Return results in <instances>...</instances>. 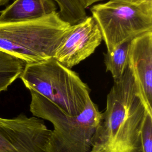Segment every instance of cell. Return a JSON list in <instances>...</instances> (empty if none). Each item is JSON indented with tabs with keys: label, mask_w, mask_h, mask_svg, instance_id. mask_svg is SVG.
I'll return each instance as SVG.
<instances>
[{
	"label": "cell",
	"mask_w": 152,
	"mask_h": 152,
	"mask_svg": "<svg viewBox=\"0 0 152 152\" xmlns=\"http://www.w3.org/2000/svg\"><path fill=\"white\" fill-rule=\"evenodd\" d=\"M145 104L128 66L107 96L90 152H142Z\"/></svg>",
	"instance_id": "1"
},
{
	"label": "cell",
	"mask_w": 152,
	"mask_h": 152,
	"mask_svg": "<svg viewBox=\"0 0 152 152\" xmlns=\"http://www.w3.org/2000/svg\"><path fill=\"white\" fill-rule=\"evenodd\" d=\"M71 26L57 11L31 20L0 23V50L26 64L50 59Z\"/></svg>",
	"instance_id": "2"
},
{
	"label": "cell",
	"mask_w": 152,
	"mask_h": 152,
	"mask_svg": "<svg viewBox=\"0 0 152 152\" xmlns=\"http://www.w3.org/2000/svg\"><path fill=\"white\" fill-rule=\"evenodd\" d=\"M30 111L33 116L49 121L53 126L46 152H90L102 112L91 99L78 115L69 116L45 97L30 91Z\"/></svg>",
	"instance_id": "3"
},
{
	"label": "cell",
	"mask_w": 152,
	"mask_h": 152,
	"mask_svg": "<svg viewBox=\"0 0 152 152\" xmlns=\"http://www.w3.org/2000/svg\"><path fill=\"white\" fill-rule=\"evenodd\" d=\"M20 78L27 88L47 99L69 116L84 109L90 89L79 75L55 59L26 64Z\"/></svg>",
	"instance_id": "4"
},
{
	"label": "cell",
	"mask_w": 152,
	"mask_h": 152,
	"mask_svg": "<svg viewBox=\"0 0 152 152\" xmlns=\"http://www.w3.org/2000/svg\"><path fill=\"white\" fill-rule=\"evenodd\" d=\"M99 25L107 52L152 31V4L134 5L109 0L90 8Z\"/></svg>",
	"instance_id": "5"
},
{
	"label": "cell",
	"mask_w": 152,
	"mask_h": 152,
	"mask_svg": "<svg viewBox=\"0 0 152 152\" xmlns=\"http://www.w3.org/2000/svg\"><path fill=\"white\" fill-rule=\"evenodd\" d=\"M51 131L43 119L34 116L0 117V152H46Z\"/></svg>",
	"instance_id": "6"
},
{
	"label": "cell",
	"mask_w": 152,
	"mask_h": 152,
	"mask_svg": "<svg viewBox=\"0 0 152 152\" xmlns=\"http://www.w3.org/2000/svg\"><path fill=\"white\" fill-rule=\"evenodd\" d=\"M103 40L99 25L92 16L71 25L56 49L58 62L71 69L92 55Z\"/></svg>",
	"instance_id": "7"
},
{
	"label": "cell",
	"mask_w": 152,
	"mask_h": 152,
	"mask_svg": "<svg viewBox=\"0 0 152 152\" xmlns=\"http://www.w3.org/2000/svg\"><path fill=\"white\" fill-rule=\"evenodd\" d=\"M128 66L146 110L152 115V31L130 42Z\"/></svg>",
	"instance_id": "8"
},
{
	"label": "cell",
	"mask_w": 152,
	"mask_h": 152,
	"mask_svg": "<svg viewBox=\"0 0 152 152\" xmlns=\"http://www.w3.org/2000/svg\"><path fill=\"white\" fill-rule=\"evenodd\" d=\"M53 0H15L0 12V23L34 20L56 11Z\"/></svg>",
	"instance_id": "9"
},
{
	"label": "cell",
	"mask_w": 152,
	"mask_h": 152,
	"mask_svg": "<svg viewBox=\"0 0 152 152\" xmlns=\"http://www.w3.org/2000/svg\"><path fill=\"white\" fill-rule=\"evenodd\" d=\"M26 65L22 60L0 50V93L20 78Z\"/></svg>",
	"instance_id": "10"
},
{
	"label": "cell",
	"mask_w": 152,
	"mask_h": 152,
	"mask_svg": "<svg viewBox=\"0 0 152 152\" xmlns=\"http://www.w3.org/2000/svg\"><path fill=\"white\" fill-rule=\"evenodd\" d=\"M59 8L60 17L74 25L87 17L86 9L95 2L103 0H53Z\"/></svg>",
	"instance_id": "11"
},
{
	"label": "cell",
	"mask_w": 152,
	"mask_h": 152,
	"mask_svg": "<svg viewBox=\"0 0 152 152\" xmlns=\"http://www.w3.org/2000/svg\"><path fill=\"white\" fill-rule=\"evenodd\" d=\"M130 42H124L104 55L106 71L111 73L114 81L122 78L128 67Z\"/></svg>",
	"instance_id": "12"
},
{
	"label": "cell",
	"mask_w": 152,
	"mask_h": 152,
	"mask_svg": "<svg viewBox=\"0 0 152 152\" xmlns=\"http://www.w3.org/2000/svg\"><path fill=\"white\" fill-rule=\"evenodd\" d=\"M142 152H152V115L146 111L141 129Z\"/></svg>",
	"instance_id": "13"
},
{
	"label": "cell",
	"mask_w": 152,
	"mask_h": 152,
	"mask_svg": "<svg viewBox=\"0 0 152 152\" xmlns=\"http://www.w3.org/2000/svg\"><path fill=\"white\" fill-rule=\"evenodd\" d=\"M124 2L134 5H141L145 4H152V0H115Z\"/></svg>",
	"instance_id": "14"
},
{
	"label": "cell",
	"mask_w": 152,
	"mask_h": 152,
	"mask_svg": "<svg viewBox=\"0 0 152 152\" xmlns=\"http://www.w3.org/2000/svg\"><path fill=\"white\" fill-rule=\"evenodd\" d=\"M11 0H0V7L7 5Z\"/></svg>",
	"instance_id": "15"
}]
</instances>
